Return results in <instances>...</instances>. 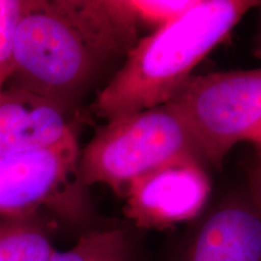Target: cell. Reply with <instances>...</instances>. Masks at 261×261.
Wrapping results in <instances>:
<instances>
[{"label": "cell", "instance_id": "2", "mask_svg": "<svg viewBox=\"0 0 261 261\" xmlns=\"http://www.w3.org/2000/svg\"><path fill=\"white\" fill-rule=\"evenodd\" d=\"M259 0H198L180 18L139 39L99 91L93 109L107 121L168 103Z\"/></svg>", "mask_w": 261, "mask_h": 261}, {"label": "cell", "instance_id": "13", "mask_svg": "<svg viewBox=\"0 0 261 261\" xmlns=\"http://www.w3.org/2000/svg\"><path fill=\"white\" fill-rule=\"evenodd\" d=\"M249 192L250 202L261 214V162L249 172Z\"/></svg>", "mask_w": 261, "mask_h": 261}, {"label": "cell", "instance_id": "11", "mask_svg": "<svg viewBox=\"0 0 261 261\" xmlns=\"http://www.w3.org/2000/svg\"><path fill=\"white\" fill-rule=\"evenodd\" d=\"M198 0H122V5L137 25L160 29L197 5Z\"/></svg>", "mask_w": 261, "mask_h": 261}, {"label": "cell", "instance_id": "7", "mask_svg": "<svg viewBox=\"0 0 261 261\" xmlns=\"http://www.w3.org/2000/svg\"><path fill=\"white\" fill-rule=\"evenodd\" d=\"M62 108L19 87L0 92V156L47 148L74 132Z\"/></svg>", "mask_w": 261, "mask_h": 261}, {"label": "cell", "instance_id": "12", "mask_svg": "<svg viewBox=\"0 0 261 261\" xmlns=\"http://www.w3.org/2000/svg\"><path fill=\"white\" fill-rule=\"evenodd\" d=\"M22 9V0H0V92L14 70V34Z\"/></svg>", "mask_w": 261, "mask_h": 261}, {"label": "cell", "instance_id": "9", "mask_svg": "<svg viewBox=\"0 0 261 261\" xmlns=\"http://www.w3.org/2000/svg\"><path fill=\"white\" fill-rule=\"evenodd\" d=\"M55 250L39 214L0 215V261H48Z\"/></svg>", "mask_w": 261, "mask_h": 261}, {"label": "cell", "instance_id": "1", "mask_svg": "<svg viewBox=\"0 0 261 261\" xmlns=\"http://www.w3.org/2000/svg\"><path fill=\"white\" fill-rule=\"evenodd\" d=\"M137 35L121 0H22L11 85L67 113L104 65L126 57Z\"/></svg>", "mask_w": 261, "mask_h": 261}, {"label": "cell", "instance_id": "5", "mask_svg": "<svg viewBox=\"0 0 261 261\" xmlns=\"http://www.w3.org/2000/svg\"><path fill=\"white\" fill-rule=\"evenodd\" d=\"M79 163L74 132L47 148L0 156V215H35L42 207L79 215L84 189Z\"/></svg>", "mask_w": 261, "mask_h": 261}, {"label": "cell", "instance_id": "10", "mask_svg": "<svg viewBox=\"0 0 261 261\" xmlns=\"http://www.w3.org/2000/svg\"><path fill=\"white\" fill-rule=\"evenodd\" d=\"M128 250L125 230H94L83 234L70 249L55 250L48 261H127Z\"/></svg>", "mask_w": 261, "mask_h": 261}, {"label": "cell", "instance_id": "15", "mask_svg": "<svg viewBox=\"0 0 261 261\" xmlns=\"http://www.w3.org/2000/svg\"><path fill=\"white\" fill-rule=\"evenodd\" d=\"M250 142L254 143L256 146H259V149L261 150V127L257 129V132L255 133V135L253 136V138L250 139Z\"/></svg>", "mask_w": 261, "mask_h": 261}, {"label": "cell", "instance_id": "4", "mask_svg": "<svg viewBox=\"0 0 261 261\" xmlns=\"http://www.w3.org/2000/svg\"><path fill=\"white\" fill-rule=\"evenodd\" d=\"M168 103L187 123L201 158L220 166L261 127V68L192 76Z\"/></svg>", "mask_w": 261, "mask_h": 261}, {"label": "cell", "instance_id": "6", "mask_svg": "<svg viewBox=\"0 0 261 261\" xmlns=\"http://www.w3.org/2000/svg\"><path fill=\"white\" fill-rule=\"evenodd\" d=\"M211 182L197 156H182L130 182L125 214L137 226L162 230L194 219L207 203Z\"/></svg>", "mask_w": 261, "mask_h": 261}, {"label": "cell", "instance_id": "3", "mask_svg": "<svg viewBox=\"0 0 261 261\" xmlns=\"http://www.w3.org/2000/svg\"><path fill=\"white\" fill-rule=\"evenodd\" d=\"M182 156L202 160L180 114L166 103L108 121L80 154V180L123 196L136 179Z\"/></svg>", "mask_w": 261, "mask_h": 261}, {"label": "cell", "instance_id": "14", "mask_svg": "<svg viewBox=\"0 0 261 261\" xmlns=\"http://www.w3.org/2000/svg\"><path fill=\"white\" fill-rule=\"evenodd\" d=\"M257 18H256V31L253 38V54L254 56L261 58V2L257 5Z\"/></svg>", "mask_w": 261, "mask_h": 261}, {"label": "cell", "instance_id": "8", "mask_svg": "<svg viewBox=\"0 0 261 261\" xmlns=\"http://www.w3.org/2000/svg\"><path fill=\"white\" fill-rule=\"evenodd\" d=\"M187 261H261V214L252 202L214 212L198 231Z\"/></svg>", "mask_w": 261, "mask_h": 261}]
</instances>
